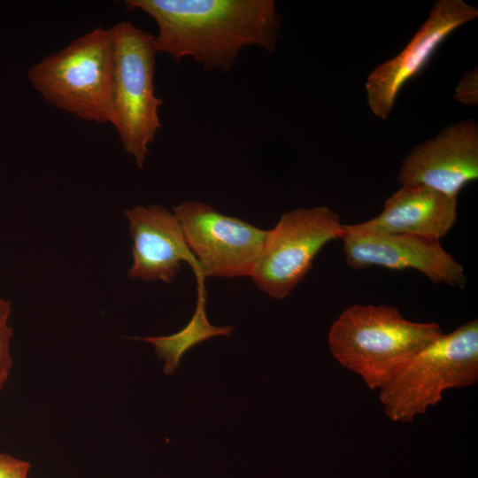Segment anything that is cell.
Returning <instances> with one entry per match:
<instances>
[{"label": "cell", "mask_w": 478, "mask_h": 478, "mask_svg": "<svg viewBox=\"0 0 478 478\" xmlns=\"http://www.w3.org/2000/svg\"><path fill=\"white\" fill-rule=\"evenodd\" d=\"M112 38L96 27L34 64L27 78L45 101L98 124L112 123Z\"/></svg>", "instance_id": "4"}, {"label": "cell", "mask_w": 478, "mask_h": 478, "mask_svg": "<svg viewBox=\"0 0 478 478\" xmlns=\"http://www.w3.org/2000/svg\"><path fill=\"white\" fill-rule=\"evenodd\" d=\"M112 123L122 146L142 168L161 128L163 100L155 93V36L129 21L111 27Z\"/></svg>", "instance_id": "5"}, {"label": "cell", "mask_w": 478, "mask_h": 478, "mask_svg": "<svg viewBox=\"0 0 478 478\" xmlns=\"http://www.w3.org/2000/svg\"><path fill=\"white\" fill-rule=\"evenodd\" d=\"M11 337L12 328L8 326L0 328V389L6 381L12 366Z\"/></svg>", "instance_id": "16"}, {"label": "cell", "mask_w": 478, "mask_h": 478, "mask_svg": "<svg viewBox=\"0 0 478 478\" xmlns=\"http://www.w3.org/2000/svg\"><path fill=\"white\" fill-rule=\"evenodd\" d=\"M442 334L439 324L408 320L393 306L353 305L332 324L328 345L339 364L380 389Z\"/></svg>", "instance_id": "2"}, {"label": "cell", "mask_w": 478, "mask_h": 478, "mask_svg": "<svg viewBox=\"0 0 478 478\" xmlns=\"http://www.w3.org/2000/svg\"><path fill=\"white\" fill-rule=\"evenodd\" d=\"M204 298L200 297L190 322L180 332L168 336L142 338L155 345L159 358L165 359L164 372L171 375L179 367L182 355L195 344L215 335L228 336L234 327H214L205 315Z\"/></svg>", "instance_id": "13"}, {"label": "cell", "mask_w": 478, "mask_h": 478, "mask_svg": "<svg viewBox=\"0 0 478 478\" xmlns=\"http://www.w3.org/2000/svg\"><path fill=\"white\" fill-rule=\"evenodd\" d=\"M11 313V304L0 297V328L7 326Z\"/></svg>", "instance_id": "17"}, {"label": "cell", "mask_w": 478, "mask_h": 478, "mask_svg": "<svg viewBox=\"0 0 478 478\" xmlns=\"http://www.w3.org/2000/svg\"><path fill=\"white\" fill-rule=\"evenodd\" d=\"M133 240L132 279L160 280L170 283L180 270L181 262L197 263L186 243L173 212L161 205H137L125 211Z\"/></svg>", "instance_id": "11"}, {"label": "cell", "mask_w": 478, "mask_h": 478, "mask_svg": "<svg viewBox=\"0 0 478 478\" xmlns=\"http://www.w3.org/2000/svg\"><path fill=\"white\" fill-rule=\"evenodd\" d=\"M157 24L158 52L178 62L191 58L207 71L227 73L240 53L257 47L274 53L281 16L274 0H127Z\"/></svg>", "instance_id": "1"}, {"label": "cell", "mask_w": 478, "mask_h": 478, "mask_svg": "<svg viewBox=\"0 0 478 478\" xmlns=\"http://www.w3.org/2000/svg\"><path fill=\"white\" fill-rule=\"evenodd\" d=\"M342 240L346 263L352 268L414 269L435 283L461 288L466 284L463 266L438 240L401 234L357 232L346 225Z\"/></svg>", "instance_id": "10"}, {"label": "cell", "mask_w": 478, "mask_h": 478, "mask_svg": "<svg viewBox=\"0 0 478 478\" xmlns=\"http://www.w3.org/2000/svg\"><path fill=\"white\" fill-rule=\"evenodd\" d=\"M478 69L465 73L455 89L453 98L465 105L478 104Z\"/></svg>", "instance_id": "14"}, {"label": "cell", "mask_w": 478, "mask_h": 478, "mask_svg": "<svg viewBox=\"0 0 478 478\" xmlns=\"http://www.w3.org/2000/svg\"><path fill=\"white\" fill-rule=\"evenodd\" d=\"M30 465L8 454H0V478H27Z\"/></svg>", "instance_id": "15"}, {"label": "cell", "mask_w": 478, "mask_h": 478, "mask_svg": "<svg viewBox=\"0 0 478 478\" xmlns=\"http://www.w3.org/2000/svg\"><path fill=\"white\" fill-rule=\"evenodd\" d=\"M478 381V321H467L442 334L413 355L380 389L385 415L394 422H412L443 398L450 389Z\"/></svg>", "instance_id": "3"}, {"label": "cell", "mask_w": 478, "mask_h": 478, "mask_svg": "<svg viewBox=\"0 0 478 478\" xmlns=\"http://www.w3.org/2000/svg\"><path fill=\"white\" fill-rule=\"evenodd\" d=\"M478 10L463 0H439L407 45L393 58L377 66L365 89L373 114L389 117L401 89L428 64L442 42L456 29L474 19Z\"/></svg>", "instance_id": "8"}, {"label": "cell", "mask_w": 478, "mask_h": 478, "mask_svg": "<svg viewBox=\"0 0 478 478\" xmlns=\"http://www.w3.org/2000/svg\"><path fill=\"white\" fill-rule=\"evenodd\" d=\"M343 235L339 215L327 206L289 211L269 230L250 276L265 293L282 299L305 278L320 250Z\"/></svg>", "instance_id": "6"}, {"label": "cell", "mask_w": 478, "mask_h": 478, "mask_svg": "<svg viewBox=\"0 0 478 478\" xmlns=\"http://www.w3.org/2000/svg\"><path fill=\"white\" fill-rule=\"evenodd\" d=\"M457 199L421 186L402 185L376 217L346 225L357 232L401 234L440 241L457 221Z\"/></svg>", "instance_id": "12"}, {"label": "cell", "mask_w": 478, "mask_h": 478, "mask_svg": "<svg viewBox=\"0 0 478 478\" xmlns=\"http://www.w3.org/2000/svg\"><path fill=\"white\" fill-rule=\"evenodd\" d=\"M478 178V125L473 119L441 130L415 146L403 160L401 185L421 186L458 198Z\"/></svg>", "instance_id": "9"}, {"label": "cell", "mask_w": 478, "mask_h": 478, "mask_svg": "<svg viewBox=\"0 0 478 478\" xmlns=\"http://www.w3.org/2000/svg\"><path fill=\"white\" fill-rule=\"evenodd\" d=\"M186 243L203 278L251 275L268 237L239 218L227 216L198 201L175 206Z\"/></svg>", "instance_id": "7"}]
</instances>
